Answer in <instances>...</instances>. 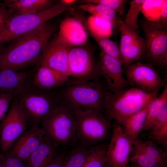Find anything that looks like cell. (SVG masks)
<instances>
[{"instance_id":"27","label":"cell","mask_w":167,"mask_h":167,"mask_svg":"<svg viewBox=\"0 0 167 167\" xmlns=\"http://www.w3.org/2000/svg\"><path fill=\"white\" fill-rule=\"evenodd\" d=\"M87 25L94 39L109 38L111 35L112 24L106 20L91 15L88 19Z\"/></svg>"},{"instance_id":"28","label":"cell","mask_w":167,"mask_h":167,"mask_svg":"<svg viewBox=\"0 0 167 167\" xmlns=\"http://www.w3.org/2000/svg\"><path fill=\"white\" fill-rule=\"evenodd\" d=\"M108 144L102 143L92 147L91 153L82 167H105L107 165Z\"/></svg>"},{"instance_id":"24","label":"cell","mask_w":167,"mask_h":167,"mask_svg":"<svg viewBox=\"0 0 167 167\" xmlns=\"http://www.w3.org/2000/svg\"><path fill=\"white\" fill-rule=\"evenodd\" d=\"M117 26H118L120 33L119 46L122 60V58L141 36L138 32L125 26L120 16L117 17Z\"/></svg>"},{"instance_id":"11","label":"cell","mask_w":167,"mask_h":167,"mask_svg":"<svg viewBox=\"0 0 167 167\" xmlns=\"http://www.w3.org/2000/svg\"><path fill=\"white\" fill-rule=\"evenodd\" d=\"M69 77L72 80L82 82L99 79L96 75V63L93 56L86 49L78 46L70 47L68 54Z\"/></svg>"},{"instance_id":"39","label":"cell","mask_w":167,"mask_h":167,"mask_svg":"<svg viewBox=\"0 0 167 167\" xmlns=\"http://www.w3.org/2000/svg\"><path fill=\"white\" fill-rule=\"evenodd\" d=\"M66 154L64 151L58 153L54 159L45 167H62L63 160Z\"/></svg>"},{"instance_id":"15","label":"cell","mask_w":167,"mask_h":167,"mask_svg":"<svg viewBox=\"0 0 167 167\" xmlns=\"http://www.w3.org/2000/svg\"><path fill=\"white\" fill-rule=\"evenodd\" d=\"M45 135L42 128L39 126L31 127L21 135L6 152L23 161H27L40 144Z\"/></svg>"},{"instance_id":"37","label":"cell","mask_w":167,"mask_h":167,"mask_svg":"<svg viewBox=\"0 0 167 167\" xmlns=\"http://www.w3.org/2000/svg\"><path fill=\"white\" fill-rule=\"evenodd\" d=\"M23 162L6 152L3 154L1 167H26Z\"/></svg>"},{"instance_id":"35","label":"cell","mask_w":167,"mask_h":167,"mask_svg":"<svg viewBox=\"0 0 167 167\" xmlns=\"http://www.w3.org/2000/svg\"><path fill=\"white\" fill-rule=\"evenodd\" d=\"M166 124H167V104L163 107L156 117L151 126L150 131H155Z\"/></svg>"},{"instance_id":"5","label":"cell","mask_w":167,"mask_h":167,"mask_svg":"<svg viewBox=\"0 0 167 167\" xmlns=\"http://www.w3.org/2000/svg\"><path fill=\"white\" fill-rule=\"evenodd\" d=\"M38 88L32 84L18 95L19 103L31 127L39 126L60 101L58 91Z\"/></svg>"},{"instance_id":"34","label":"cell","mask_w":167,"mask_h":167,"mask_svg":"<svg viewBox=\"0 0 167 167\" xmlns=\"http://www.w3.org/2000/svg\"><path fill=\"white\" fill-rule=\"evenodd\" d=\"M148 20L154 27L167 29V0H164L158 18L154 20Z\"/></svg>"},{"instance_id":"25","label":"cell","mask_w":167,"mask_h":167,"mask_svg":"<svg viewBox=\"0 0 167 167\" xmlns=\"http://www.w3.org/2000/svg\"><path fill=\"white\" fill-rule=\"evenodd\" d=\"M78 7L91 14L92 15L105 19L112 24L117 25L116 13L109 7L100 4L88 3L79 5Z\"/></svg>"},{"instance_id":"45","label":"cell","mask_w":167,"mask_h":167,"mask_svg":"<svg viewBox=\"0 0 167 167\" xmlns=\"http://www.w3.org/2000/svg\"><path fill=\"white\" fill-rule=\"evenodd\" d=\"M107 165H106V166L105 167H107Z\"/></svg>"},{"instance_id":"13","label":"cell","mask_w":167,"mask_h":167,"mask_svg":"<svg viewBox=\"0 0 167 167\" xmlns=\"http://www.w3.org/2000/svg\"><path fill=\"white\" fill-rule=\"evenodd\" d=\"M122 61L108 55L100 51L96 71L100 78L104 77L107 90L114 93L130 86L123 76L124 70Z\"/></svg>"},{"instance_id":"18","label":"cell","mask_w":167,"mask_h":167,"mask_svg":"<svg viewBox=\"0 0 167 167\" xmlns=\"http://www.w3.org/2000/svg\"><path fill=\"white\" fill-rule=\"evenodd\" d=\"M33 77L31 84L38 88L52 90L67 83L69 77L43 65H39Z\"/></svg>"},{"instance_id":"22","label":"cell","mask_w":167,"mask_h":167,"mask_svg":"<svg viewBox=\"0 0 167 167\" xmlns=\"http://www.w3.org/2000/svg\"><path fill=\"white\" fill-rule=\"evenodd\" d=\"M92 148L80 143L76 144L68 153L66 154L62 167H82L90 154Z\"/></svg>"},{"instance_id":"23","label":"cell","mask_w":167,"mask_h":167,"mask_svg":"<svg viewBox=\"0 0 167 167\" xmlns=\"http://www.w3.org/2000/svg\"><path fill=\"white\" fill-rule=\"evenodd\" d=\"M129 161L140 167H167V161L152 156L133 144Z\"/></svg>"},{"instance_id":"19","label":"cell","mask_w":167,"mask_h":167,"mask_svg":"<svg viewBox=\"0 0 167 167\" xmlns=\"http://www.w3.org/2000/svg\"><path fill=\"white\" fill-rule=\"evenodd\" d=\"M58 147L45 135L27 160V167H45L58 153Z\"/></svg>"},{"instance_id":"43","label":"cell","mask_w":167,"mask_h":167,"mask_svg":"<svg viewBox=\"0 0 167 167\" xmlns=\"http://www.w3.org/2000/svg\"><path fill=\"white\" fill-rule=\"evenodd\" d=\"M3 154L0 153V167H1V161L2 158V157Z\"/></svg>"},{"instance_id":"14","label":"cell","mask_w":167,"mask_h":167,"mask_svg":"<svg viewBox=\"0 0 167 167\" xmlns=\"http://www.w3.org/2000/svg\"><path fill=\"white\" fill-rule=\"evenodd\" d=\"M70 47L57 36L43 49L38 61L39 65L69 77L68 54Z\"/></svg>"},{"instance_id":"7","label":"cell","mask_w":167,"mask_h":167,"mask_svg":"<svg viewBox=\"0 0 167 167\" xmlns=\"http://www.w3.org/2000/svg\"><path fill=\"white\" fill-rule=\"evenodd\" d=\"M74 109L76 137L80 143L88 147L104 142L110 138L111 122L101 113L92 110Z\"/></svg>"},{"instance_id":"20","label":"cell","mask_w":167,"mask_h":167,"mask_svg":"<svg viewBox=\"0 0 167 167\" xmlns=\"http://www.w3.org/2000/svg\"><path fill=\"white\" fill-rule=\"evenodd\" d=\"M3 6H8L11 14H27L36 13L49 8L52 2L50 0H6Z\"/></svg>"},{"instance_id":"9","label":"cell","mask_w":167,"mask_h":167,"mask_svg":"<svg viewBox=\"0 0 167 167\" xmlns=\"http://www.w3.org/2000/svg\"><path fill=\"white\" fill-rule=\"evenodd\" d=\"M126 79L130 86L149 94L157 93L166 84L152 65L140 61L124 67Z\"/></svg>"},{"instance_id":"38","label":"cell","mask_w":167,"mask_h":167,"mask_svg":"<svg viewBox=\"0 0 167 167\" xmlns=\"http://www.w3.org/2000/svg\"><path fill=\"white\" fill-rule=\"evenodd\" d=\"M11 14L9 9L0 6V32L4 28L6 21Z\"/></svg>"},{"instance_id":"10","label":"cell","mask_w":167,"mask_h":167,"mask_svg":"<svg viewBox=\"0 0 167 167\" xmlns=\"http://www.w3.org/2000/svg\"><path fill=\"white\" fill-rule=\"evenodd\" d=\"M27 124L18 98H13L9 111L0 124V147L3 152L10 150L16 140L26 131Z\"/></svg>"},{"instance_id":"33","label":"cell","mask_w":167,"mask_h":167,"mask_svg":"<svg viewBox=\"0 0 167 167\" xmlns=\"http://www.w3.org/2000/svg\"><path fill=\"white\" fill-rule=\"evenodd\" d=\"M147 136L150 139L161 144L165 151L167 149V124L158 129L150 131Z\"/></svg>"},{"instance_id":"12","label":"cell","mask_w":167,"mask_h":167,"mask_svg":"<svg viewBox=\"0 0 167 167\" xmlns=\"http://www.w3.org/2000/svg\"><path fill=\"white\" fill-rule=\"evenodd\" d=\"M112 128V132L106 152L107 164L110 167H126L132 149L133 141L116 121Z\"/></svg>"},{"instance_id":"2","label":"cell","mask_w":167,"mask_h":167,"mask_svg":"<svg viewBox=\"0 0 167 167\" xmlns=\"http://www.w3.org/2000/svg\"><path fill=\"white\" fill-rule=\"evenodd\" d=\"M58 91L61 99L74 109L104 111L107 90L100 79L82 82L69 81Z\"/></svg>"},{"instance_id":"3","label":"cell","mask_w":167,"mask_h":167,"mask_svg":"<svg viewBox=\"0 0 167 167\" xmlns=\"http://www.w3.org/2000/svg\"><path fill=\"white\" fill-rule=\"evenodd\" d=\"M134 87L126 88L113 93L107 91L105 97V117L109 122L114 120L120 125L127 118L140 111L157 96Z\"/></svg>"},{"instance_id":"30","label":"cell","mask_w":167,"mask_h":167,"mask_svg":"<svg viewBox=\"0 0 167 167\" xmlns=\"http://www.w3.org/2000/svg\"><path fill=\"white\" fill-rule=\"evenodd\" d=\"M133 144L135 145L146 153L157 159L167 161V151L159 147L152 140H143L139 139L133 141Z\"/></svg>"},{"instance_id":"42","label":"cell","mask_w":167,"mask_h":167,"mask_svg":"<svg viewBox=\"0 0 167 167\" xmlns=\"http://www.w3.org/2000/svg\"><path fill=\"white\" fill-rule=\"evenodd\" d=\"M126 167H140L134 164L131 163L130 165H128Z\"/></svg>"},{"instance_id":"21","label":"cell","mask_w":167,"mask_h":167,"mask_svg":"<svg viewBox=\"0 0 167 167\" xmlns=\"http://www.w3.org/2000/svg\"><path fill=\"white\" fill-rule=\"evenodd\" d=\"M151 102L140 111L127 118L121 125L125 133L133 142L139 139V134L142 131Z\"/></svg>"},{"instance_id":"31","label":"cell","mask_w":167,"mask_h":167,"mask_svg":"<svg viewBox=\"0 0 167 167\" xmlns=\"http://www.w3.org/2000/svg\"><path fill=\"white\" fill-rule=\"evenodd\" d=\"M101 48V50L105 54L121 60L119 46L108 38L94 39Z\"/></svg>"},{"instance_id":"4","label":"cell","mask_w":167,"mask_h":167,"mask_svg":"<svg viewBox=\"0 0 167 167\" xmlns=\"http://www.w3.org/2000/svg\"><path fill=\"white\" fill-rule=\"evenodd\" d=\"M41 125L45 135L58 147H73L76 144L75 111L61 99L52 113L42 122Z\"/></svg>"},{"instance_id":"1","label":"cell","mask_w":167,"mask_h":167,"mask_svg":"<svg viewBox=\"0 0 167 167\" xmlns=\"http://www.w3.org/2000/svg\"><path fill=\"white\" fill-rule=\"evenodd\" d=\"M55 30L48 22L34 30L15 39L0 54V71H19L38 61Z\"/></svg>"},{"instance_id":"6","label":"cell","mask_w":167,"mask_h":167,"mask_svg":"<svg viewBox=\"0 0 167 167\" xmlns=\"http://www.w3.org/2000/svg\"><path fill=\"white\" fill-rule=\"evenodd\" d=\"M71 9V6L59 2L54 6L36 13L11 14L0 32V43L8 42L29 33L50 19Z\"/></svg>"},{"instance_id":"46","label":"cell","mask_w":167,"mask_h":167,"mask_svg":"<svg viewBox=\"0 0 167 167\" xmlns=\"http://www.w3.org/2000/svg\"><path fill=\"white\" fill-rule=\"evenodd\" d=\"M107 165V167H109V166H108Z\"/></svg>"},{"instance_id":"26","label":"cell","mask_w":167,"mask_h":167,"mask_svg":"<svg viewBox=\"0 0 167 167\" xmlns=\"http://www.w3.org/2000/svg\"><path fill=\"white\" fill-rule=\"evenodd\" d=\"M167 104V84H166L164 86V89L161 94L151 103L142 131H150L151 126L154 119L161 109Z\"/></svg>"},{"instance_id":"41","label":"cell","mask_w":167,"mask_h":167,"mask_svg":"<svg viewBox=\"0 0 167 167\" xmlns=\"http://www.w3.org/2000/svg\"><path fill=\"white\" fill-rule=\"evenodd\" d=\"M5 47L3 43H0V54Z\"/></svg>"},{"instance_id":"17","label":"cell","mask_w":167,"mask_h":167,"mask_svg":"<svg viewBox=\"0 0 167 167\" xmlns=\"http://www.w3.org/2000/svg\"><path fill=\"white\" fill-rule=\"evenodd\" d=\"M58 36L70 47L82 45L88 39L87 34L83 24L73 18L65 19L61 22Z\"/></svg>"},{"instance_id":"32","label":"cell","mask_w":167,"mask_h":167,"mask_svg":"<svg viewBox=\"0 0 167 167\" xmlns=\"http://www.w3.org/2000/svg\"><path fill=\"white\" fill-rule=\"evenodd\" d=\"M127 0H85L84 3H92L101 4L113 9L116 13L122 16L124 13Z\"/></svg>"},{"instance_id":"40","label":"cell","mask_w":167,"mask_h":167,"mask_svg":"<svg viewBox=\"0 0 167 167\" xmlns=\"http://www.w3.org/2000/svg\"><path fill=\"white\" fill-rule=\"evenodd\" d=\"M77 1L76 0H60V2L66 6H71L72 4Z\"/></svg>"},{"instance_id":"36","label":"cell","mask_w":167,"mask_h":167,"mask_svg":"<svg viewBox=\"0 0 167 167\" xmlns=\"http://www.w3.org/2000/svg\"><path fill=\"white\" fill-rule=\"evenodd\" d=\"M14 96L7 92L0 93V121L6 115V112Z\"/></svg>"},{"instance_id":"44","label":"cell","mask_w":167,"mask_h":167,"mask_svg":"<svg viewBox=\"0 0 167 167\" xmlns=\"http://www.w3.org/2000/svg\"><path fill=\"white\" fill-rule=\"evenodd\" d=\"M1 146V142H0V147Z\"/></svg>"},{"instance_id":"29","label":"cell","mask_w":167,"mask_h":167,"mask_svg":"<svg viewBox=\"0 0 167 167\" xmlns=\"http://www.w3.org/2000/svg\"><path fill=\"white\" fill-rule=\"evenodd\" d=\"M145 0H133L130 4L127 14L122 22L127 27L138 32L139 29L138 19L142 10Z\"/></svg>"},{"instance_id":"8","label":"cell","mask_w":167,"mask_h":167,"mask_svg":"<svg viewBox=\"0 0 167 167\" xmlns=\"http://www.w3.org/2000/svg\"><path fill=\"white\" fill-rule=\"evenodd\" d=\"M140 24L145 41L141 62L152 65L158 71L166 70L167 29L154 27L146 19L142 20Z\"/></svg>"},{"instance_id":"16","label":"cell","mask_w":167,"mask_h":167,"mask_svg":"<svg viewBox=\"0 0 167 167\" xmlns=\"http://www.w3.org/2000/svg\"><path fill=\"white\" fill-rule=\"evenodd\" d=\"M35 72L4 69L0 71V93L7 92L18 96L31 85Z\"/></svg>"}]
</instances>
